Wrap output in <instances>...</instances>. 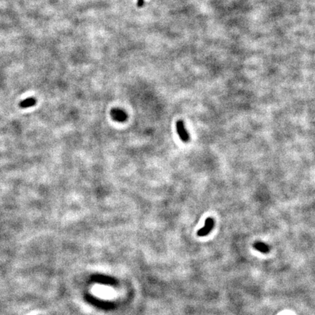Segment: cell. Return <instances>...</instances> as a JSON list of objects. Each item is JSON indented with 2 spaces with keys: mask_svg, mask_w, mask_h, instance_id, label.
I'll return each mask as SVG.
<instances>
[{
  "mask_svg": "<svg viewBox=\"0 0 315 315\" xmlns=\"http://www.w3.org/2000/svg\"><path fill=\"white\" fill-rule=\"evenodd\" d=\"M176 128H177V131L179 137H180V139L183 142H188L190 140V136L188 132L186 130L185 124L182 121H178L177 122L176 124Z\"/></svg>",
  "mask_w": 315,
  "mask_h": 315,
  "instance_id": "obj_1",
  "label": "cell"
},
{
  "mask_svg": "<svg viewBox=\"0 0 315 315\" xmlns=\"http://www.w3.org/2000/svg\"><path fill=\"white\" fill-rule=\"evenodd\" d=\"M254 248L255 250H257V251L262 252V253L266 254L268 253L270 251V247L268 244H266V243L261 242V241H258V242H255L253 245Z\"/></svg>",
  "mask_w": 315,
  "mask_h": 315,
  "instance_id": "obj_6",
  "label": "cell"
},
{
  "mask_svg": "<svg viewBox=\"0 0 315 315\" xmlns=\"http://www.w3.org/2000/svg\"><path fill=\"white\" fill-rule=\"evenodd\" d=\"M36 103H37V99H36L35 98L29 97V98H26V99L23 100V101H21V102L19 103V107H21V108L26 109V108H28V107H31L35 106V105L36 104Z\"/></svg>",
  "mask_w": 315,
  "mask_h": 315,
  "instance_id": "obj_5",
  "label": "cell"
},
{
  "mask_svg": "<svg viewBox=\"0 0 315 315\" xmlns=\"http://www.w3.org/2000/svg\"><path fill=\"white\" fill-rule=\"evenodd\" d=\"M91 280L94 281L95 282L104 284H112L114 283L115 280L112 277H108V276H104L101 274L94 275L91 277Z\"/></svg>",
  "mask_w": 315,
  "mask_h": 315,
  "instance_id": "obj_4",
  "label": "cell"
},
{
  "mask_svg": "<svg viewBox=\"0 0 315 315\" xmlns=\"http://www.w3.org/2000/svg\"><path fill=\"white\" fill-rule=\"evenodd\" d=\"M110 115L114 121L123 123L127 121L128 119V114L124 110L119 108H114L111 110Z\"/></svg>",
  "mask_w": 315,
  "mask_h": 315,
  "instance_id": "obj_2",
  "label": "cell"
},
{
  "mask_svg": "<svg viewBox=\"0 0 315 315\" xmlns=\"http://www.w3.org/2000/svg\"><path fill=\"white\" fill-rule=\"evenodd\" d=\"M143 4H144V1H143V0H138L137 5L139 8H142L143 6Z\"/></svg>",
  "mask_w": 315,
  "mask_h": 315,
  "instance_id": "obj_7",
  "label": "cell"
},
{
  "mask_svg": "<svg viewBox=\"0 0 315 315\" xmlns=\"http://www.w3.org/2000/svg\"><path fill=\"white\" fill-rule=\"evenodd\" d=\"M214 221L212 218L209 217L206 220L205 224L203 226V228H201L200 230H198V231L197 232V235L198 236H207L208 234L212 230L213 228H214Z\"/></svg>",
  "mask_w": 315,
  "mask_h": 315,
  "instance_id": "obj_3",
  "label": "cell"
}]
</instances>
